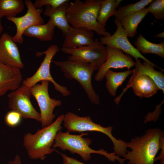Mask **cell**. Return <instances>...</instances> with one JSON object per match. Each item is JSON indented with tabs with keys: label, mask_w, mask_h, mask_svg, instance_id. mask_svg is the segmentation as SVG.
I'll list each match as a JSON object with an SVG mask.
<instances>
[{
	"label": "cell",
	"mask_w": 164,
	"mask_h": 164,
	"mask_svg": "<svg viewBox=\"0 0 164 164\" xmlns=\"http://www.w3.org/2000/svg\"><path fill=\"white\" fill-rule=\"evenodd\" d=\"M164 137V131L159 128H150L141 136H137L127 142V151L123 156L128 160V164H154L155 156L160 149L161 138Z\"/></svg>",
	"instance_id": "2"
},
{
	"label": "cell",
	"mask_w": 164,
	"mask_h": 164,
	"mask_svg": "<svg viewBox=\"0 0 164 164\" xmlns=\"http://www.w3.org/2000/svg\"><path fill=\"white\" fill-rule=\"evenodd\" d=\"M154 37H157V38H164V31H163V32L161 33H159L155 35Z\"/></svg>",
	"instance_id": "33"
},
{
	"label": "cell",
	"mask_w": 164,
	"mask_h": 164,
	"mask_svg": "<svg viewBox=\"0 0 164 164\" xmlns=\"http://www.w3.org/2000/svg\"><path fill=\"white\" fill-rule=\"evenodd\" d=\"M24 4L22 0H0V16L15 17L22 11Z\"/></svg>",
	"instance_id": "25"
},
{
	"label": "cell",
	"mask_w": 164,
	"mask_h": 164,
	"mask_svg": "<svg viewBox=\"0 0 164 164\" xmlns=\"http://www.w3.org/2000/svg\"><path fill=\"white\" fill-rule=\"evenodd\" d=\"M70 1H67L56 8L47 6L43 15L49 17L50 20L56 27H57L65 35L69 32L71 26L69 24L66 17V10Z\"/></svg>",
	"instance_id": "18"
},
{
	"label": "cell",
	"mask_w": 164,
	"mask_h": 164,
	"mask_svg": "<svg viewBox=\"0 0 164 164\" xmlns=\"http://www.w3.org/2000/svg\"><path fill=\"white\" fill-rule=\"evenodd\" d=\"M147 8L149 13H150L157 20L164 19V0L153 1Z\"/></svg>",
	"instance_id": "27"
},
{
	"label": "cell",
	"mask_w": 164,
	"mask_h": 164,
	"mask_svg": "<svg viewBox=\"0 0 164 164\" xmlns=\"http://www.w3.org/2000/svg\"><path fill=\"white\" fill-rule=\"evenodd\" d=\"M121 0H102L97 18V22L101 26L105 27L108 19L114 15Z\"/></svg>",
	"instance_id": "24"
},
{
	"label": "cell",
	"mask_w": 164,
	"mask_h": 164,
	"mask_svg": "<svg viewBox=\"0 0 164 164\" xmlns=\"http://www.w3.org/2000/svg\"><path fill=\"white\" fill-rule=\"evenodd\" d=\"M30 88L22 85L8 95V107L17 112L22 118H32L40 122V113L35 109L31 102Z\"/></svg>",
	"instance_id": "10"
},
{
	"label": "cell",
	"mask_w": 164,
	"mask_h": 164,
	"mask_svg": "<svg viewBox=\"0 0 164 164\" xmlns=\"http://www.w3.org/2000/svg\"><path fill=\"white\" fill-rule=\"evenodd\" d=\"M64 115L59 116L50 125L38 129L32 134L28 132L23 138V145L28 155L32 159L44 160L46 155L56 151L52 148L57 132L63 128L61 125Z\"/></svg>",
	"instance_id": "3"
},
{
	"label": "cell",
	"mask_w": 164,
	"mask_h": 164,
	"mask_svg": "<svg viewBox=\"0 0 164 164\" xmlns=\"http://www.w3.org/2000/svg\"><path fill=\"white\" fill-rule=\"evenodd\" d=\"M61 50L70 55L68 60L91 63L96 66L98 69L105 62L107 57L106 46L97 38L91 45L75 48L62 47Z\"/></svg>",
	"instance_id": "8"
},
{
	"label": "cell",
	"mask_w": 164,
	"mask_h": 164,
	"mask_svg": "<svg viewBox=\"0 0 164 164\" xmlns=\"http://www.w3.org/2000/svg\"><path fill=\"white\" fill-rule=\"evenodd\" d=\"M132 73V71L130 70L120 72H115L110 69L107 71L104 75L106 80V87L111 96H116L118 88Z\"/></svg>",
	"instance_id": "22"
},
{
	"label": "cell",
	"mask_w": 164,
	"mask_h": 164,
	"mask_svg": "<svg viewBox=\"0 0 164 164\" xmlns=\"http://www.w3.org/2000/svg\"><path fill=\"white\" fill-rule=\"evenodd\" d=\"M148 13L145 7L137 12L119 20L128 37L132 38L136 35L138 24Z\"/></svg>",
	"instance_id": "21"
},
{
	"label": "cell",
	"mask_w": 164,
	"mask_h": 164,
	"mask_svg": "<svg viewBox=\"0 0 164 164\" xmlns=\"http://www.w3.org/2000/svg\"><path fill=\"white\" fill-rule=\"evenodd\" d=\"M164 141L163 137L161 138L160 142V148L162 149L161 153L160 155L155 159V162L158 160H160L161 164H164Z\"/></svg>",
	"instance_id": "31"
},
{
	"label": "cell",
	"mask_w": 164,
	"mask_h": 164,
	"mask_svg": "<svg viewBox=\"0 0 164 164\" xmlns=\"http://www.w3.org/2000/svg\"><path fill=\"white\" fill-rule=\"evenodd\" d=\"M1 17L0 16V36L3 31V28L1 22Z\"/></svg>",
	"instance_id": "34"
},
{
	"label": "cell",
	"mask_w": 164,
	"mask_h": 164,
	"mask_svg": "<svg viewBox=\"0 0 164 164\" xmlns=\"http://www.w3.org/2000/svg\"><path fill=\"white\" fill-rule=\"evenodd\" d=\"M106 47L107 57L95 76L94 80L97 81L102 80L107 71L111 68H127L129 70L135 65V62L129 55L124 54L121 50L116 48L107 46Z\"/></svg>",
	"instance_id": "14"
},
{
	"label": "cell",
	"mask_w": 164,
	"mask_h": 164,
	"mask_svg": "<svg viewBox=\"0 0 164 164\" xmlns=\"http://www.w3.org/2000/svg\"><path fill=\"white\" fill-rule=\"evenodd\" d=\"M93 31L84 27L71 26L68 33L65 35L62 48L71 49L88 46L94 42Z\"/></svg>",
	"instance_id": "16"
},
{
	"label": "cell",
	"mask_w": 164,
	"mask_h": 164,
	"mask_svg": "<svg viewBox=\"0 0 164 164\" xmlns=\"http://www.w3.org/2000/svg\"><path fill=\"white\" fill-rule=\"evenodd\" d=\"M67 0H36L33 4L37 9H41L43 6H49L56 8L63 4Z\"/></svg>",
	"instance_id": "29"
},
{
	"label": "cell",
	"mask_w": 164,
	"mask_h": 164,
	"mask_svg": "<svg viewBox=\"0 0 164 164\" xmlns=\"http://www.w3.org/2000/svg\"><path fill=\"white\" fill-rule=\"evenodd\" d=\"M49 81H41L30 88L32 95L35 98L39 108L40 122L42 128L48 126L53 122L55 115L53 114L55 108L61 105L62 102L50 97L48 92Z\"/></svg>",
	"instance_id": "9"
},
{
	"label": "cell",
	"mask_w": 164,
	"mask_h": 164,
	"mask_svg": "<svg viewBox=\"0 0 164 164\" xmlns=\"http://www.w3.org/2000/svg\"><path fill=\"white\" fill-rule=\"evenodd\" d=\"M114 23L117 27L115 32L112 35L101 37L99 41L104 45H106L121 50L135 59L139 58L151 64H154L142 55L131 43L127 34L121 25L120 21L115 19Z\"/></svg>",
	"instance_id": "12"
},
{
	"label": "cell",
	"mask_w": 164,
	"mask_h": 164,
	"mask_svg": "<svg viewBox=\"0 0 164 164\" xmlns=\"http://www.w3.org/2000/svg\"><path fill=\"white\" fill-rule=\"evenodd\" d=\"M22 118L19 113L15 111H11L8 112L6 114L5 121L8 126L15 127L20 123Z\"/></svg>",
	"instance_id": "28"
},
{
	"label": "cell",
	"mask_w": 164,
	"mask_h": 164,
	"mask_svg": "<svg viewBox=\"0 0 164 164\" xmlns=\"http://www.w3.org/2000/svg\"><path fill=\"white\" fill-rule=\"evenodd\" d=\"M22 76L20 69L10 67L0 62V97L8 91H14L20 86Z\"/></svg>",
	"instance_id": "17"
},
{
	"label": "cell",
	"mask_w": 164,
	"mask_h": 164,
	"mask_svg": "<svg viewBox=\"0 0 164 164\" xmlns=\"http://www.w3.org/2000/svg\"><path fill=\"white\" fill-rule=\"evenodd\" d=\"M52 62L60 67L66 78L70 80L75 79L80 84L92 103L96 105L100 104L99 96L94 89L91 82L93 73L98 70L96 66L68 60Z\"/></svg>",
	"instance_id": "6"
},
{
	"label": "cell",
	"mask_w": 164,
	"mask_h": 164,
	"mask_svg": "<svg viewBox=\"0 0 164 164\" xmlns=\"http://www.w3.org/2000/svg\"><path fill=\"white\" fill-rule=\"evenodd\" d=\"M102 0H75L70 1L66 10L69 25L73 28L84 27L103 36L111 35L105 27L97 21Z\"/></svg>",
	"instance_id": "1"
},
{
	"label": "cell",
	"mask_w": 164,
	"mask_h": 164,
	"mask_svg": "<svg viewBox=\"0 0 164 164\" xmlns=\"http://www.w3.org/2000/svg\"><path fill=\"white\" fill-rule=\"evenodd\" d=\"M8 164H22L20 157L18 155H16L14 159L8 162Z\"/></svg>",
	"instance_id": "32"
},
{
	"label": "cell",
	"mask_w": 164,
	"mask_h": 164,
	"mask_svg": "<svg viewBox=\"0 0 164 164\" xmlns=\"http://www.w3.org/2000/svg\"><path fill=\"white\" fill-rule=\"evenodd\" d=\"M127 86L121 93L114 99L118 105L121 97L130 88L133 89L135 94L140 98L149 97L155 94L159 90L154 81L148 76L138 72L135 68Z\"/></svg>",
	"instance_id": "13"
},
{
	"label": "cell",
	"mask_w": 164,
	"mask_h": 164,
	"mask_svg": "<svg viewBox=\"0 0 164 164\" xmlns=\"http://www.w3.org/2000/svg\"><path fill=\"white\" fill-rule=\"evenodd\" d=\"M0 62L10 67L20 70L24 67L17 44L8 33L0 37Z\"/></svg>",
	"instance_id": "15"
},
{
	"label": "cell",
	"mask_w": 164,
	"mask_h": 164,
	"mask_svg": "<svg viewBox=\"0 0 164 164\" xmlns=\"http://www.w3.org/2000/svg\"><path fill=\"white\" fill-rule=\"evenodd\" d=\"M135 68L137 71L149 77L155 82L159 90L164 94V75L162 71L155 70L156 67L164 72V70L154 64L144 61L142 63L139 59H135Z\"/></svg>",
	"instance_id": "19"
},
{
	"label": "cell",
	"mask_w": 164,
	"mask_h": 164,
	"mask_svg": "<svg viewBox=\"0 0 164 164\" xmlns=\"http://www.w3.org/2000/svg\"><path fill=\"white\" fill-rule=\"evenodd\" d=\"M63 121L64 127L70 132L94 131L105 134L112 142L114 152L119 156H123L128 151L127 142L120 139H117L112 135V126L102 127L94 122L90 116L81 117L70 111L64 115Z\"/></svg>",
	"instance_id": "5"
},
{
	"label": "cell",
	"mask_w": 164,
	"mask_h": 164,
	"mask_svg": "<svg viewBox=\"0 0 164 164\" xmlns=\"http://www.w3.org/2000/svg\"><path fill=\"white\" fill-rule=\"evenodd\" d=\"M55 26L50 19L45 24L31 26L24 32L23 35L34 37L42 41L51 40L53 38Z\"/></svg>",
	"instance_id": "20"
},
{
	"label": "cell",
	"mask_w": 164,
	"mask_h": 164,
	"mask_svg": "<svg viewBox=\"0 0 164 164\" xmlns=\"http://www.w3.org/2000/svg\"><path fill=\"white\" fill-rule=\"evenodd\" d=\"M153 0H141L136 3L130 4L118 8L114 16L115 19L120 20L125 17L137 12L152 2Z\"/></svg>",
	"instance_id": "26"
},
{
	"label": "cell",
	"mask_w": 164,
	"mask_h": 164,
	"mask_svg": "<svg viewBox=\"0 0 164 164\" xmlns=\"http://www.w3.org/2000/svg\"><path fill=\"white\" fill-rule=\"evenodd\" d=\"M88 134L82 132L79 135H73L68 131L64 132L60 130L56 134L52 148L58 147L63 151L68 150L71 154H77L85 161L90 160L91 158V154L95 153L105 156L110 161L114 162L117 160L120 164H124L125 159L121 158L114 152L109 153L103 149L96 150L90 148L91 140L83 137Z\"/></svg>",
	"instance_id": "4"
},
{
	"label": "cell",
	"mask_w": 164,
	"mask_h": 164,
	"mask_svg": "<svg viewBox=\"0 0 164 164\" xmlns=\"http://www.w3.org/2000/svg\"><path fill=\"white\" fill-rule=\"evenodd\" d=\"M134 45L141 54H153L164 58V40L159 43H153L147 40L140 33L135 42Z\"/></svg>",
	"instance_id": "23"
},
{
	"label": "cell",
	"mask_w": 164,
	"mask_h": 164,
	"mask_svg": "<svg viewBox=\"0 0 164 164\" xmlns=\"http://www.w3.org/2000/svg\"><path fill=\"white\" fill-rule=\"evenodd\" d=\"M24 2L27 8V12L24 15L6 18L15 25L16 32L12 38L14 42L20 44L23 43L22 36L26 29L34 25L44 24V19L41 15L43 9L36 8L31 0H26Z\"/></svg>",
	"instance_id": "11"
},
{
	"label": "cell",
	"mask_w": 164,
	"mask_h": 164,
	"mask_svg": "<svg viewBox=\"0 0 164 164\" xmlns=\"http://www.w3.org/2000/svg\"><path fill=\"white\" fill-rule=\"evenodd\" d=\"M59 50V49L57 45H52L43 52H37L36 55L37 56H40L44 54L45 56L44 59L34 74L23 80L22 84L30 88L40 81L47 80L52 83L55 89L63 96L69 95L70 94V91L65 87L57 83L53 80L50 74V68L52 60Z\"/></svg>",
	"instance_id": "7"
},
{
	"label": "cell",
	"mask_w": 164,
	"mask_h": 164,
	"mask_svg": "<svg viewBox=\"0 0 164 164\" xmlns=\"http://www.w3.org/2000/svg\"><path fill=\"white\" fill-rule=\"evenodd\" d=\"M56 152L60 154L63 160V164H85L75 158L69 157L65 154L60 152L57 150Z\"/></svg>",
	"instance_id": "30"
}]
</instances>
